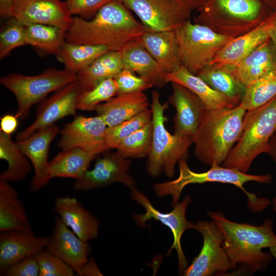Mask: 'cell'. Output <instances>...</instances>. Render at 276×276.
<instances>
[{
	"label": "cell",
	"instance_id": "cell-19",
	"mask_svg": "<svg viewBox=\"0 0 276 276\" xmlns=\"http://www.w3.org/2000/svg\"><path fill=\"white\" fill-rule=\"evenodd\" d=\"M172 94L168 102L176 110L174 133L192 137L196 132L206 108L200 98L188 88L171 82Z\"/></svg>",
	"mask_w": 276,
	"mask_h": 276
},
{
	"label": "cell",
	"instance_id": "cell-7",
	"mask_svg": "<svg viewBox=\"0 0 276 276\" xmlns=\"http://www.w3.org/2000/svg\"><path fill=\"white\" fill-rule=\"evenodd\" d=\"M168 104V102L162 104L159 93L152 91L150 104L152 137L146 165L147 172L152 177H156L162 173L173 177L176 163L180 160H187L189 148L193 144L191 137L171 134L166 128L167 117L164 112Z\"/></svg>",
	"mask_w": 276,
	"mask_h": 276
},
{
	"label": "cell",
	"instance_id": "cell-25",
	"mask_svg": "<svg viewBox=\"0 0 276 276\" xmlns=\"http://www.w3.org/2000/svg\"><path fill=\"white\" fill-rule=\"evenodd\" d=\"M149 103L143 91L118 94L96 108L107 127L118 125L148 109Z\"/></svg>",
	"mask_w": 276,
	"mask_h": 276
},
{
	"label": "cell",
	"instance_id": "cell-50",
	"mask_svg": "<svg viewBox=\"0 0 276 276\" xmlns=\"http://www.w3.org/2000/svg\"><path fill=\"white\" fill-rule=\"evenodd\" d=\"M272 10H276V0H262Z\"/></svg>",
	"mask_w": 276,
	"mask_h": 276
},
{
	"label": "cell",
	"instance_id": "cell-34",
	"mask_svg": "<svg viewBox=\"0 0 276 276\" xmlns=\"http://www.w3.org/2000/svg\"><path fill=\"white\" fill-rule=\"evenodd\" d=\"M198 76L215 90L240 104L246 88L236 79L229 70L210 65Z\"/></svg>",
	"mask_w": 276,
	"mask_h": 276
},
{
	"label": "cell",
	"instance_id": "cell-18",
	"mask_svg": "<svg viewBox=\"0 0 276 276\" xmlns=\"http://www.w3.org/2000/svg\"><path fill=\"white\" fill-rule=\"evenodd\" d=\"M49 236H38L31 227L0 233V272L45 249Z\"/></svg>",
	"mask_w": 276,
	"mask_h": 276
},
{
	"label": "cell",
	"instance_id": "cell-13",
	"mask_svg": "<svg viewBox=\"0 0 276 276\" xmlns=\"http://www.w3.org/2000/svg\"><path fill=\"white\" fill-rule=\"evenodd\" d=\"M81 91L76 79L43 100L37 108L35 121L17 134L16 141L26 139L37 130L54 124L66 116H76L78 100Z\"/></svg>",
	"mask_w": 276,
	"mask_h": 276
},
{
	"label": "cell",
	"instance_id": "cell-12",
	"mask_svg": "<svg viewBox=\"0 0 276 276\" xmlns=\"http://www.w3.org/2000/svg\"><path fill=\"white\" fill-rule=\"evenodd\" d=\"M194 229L202 235L203 245L183 275L210 276L230 270L231 263L222 246L223 235L215 222L199 221L195 224Z\"/></svg>",
	"mask_w": 276,
	"mask_h": 276
},
{
	"label": "cell",
	"instance_id": "cell-45",
	"mask_svg": "<svg viewBox=\"0 0 276 276\" xmlns=\"http://www.w3.org/2000/svg\"><path fill=\"white\" fill-rule=\"evenodd\" d=\"M80 276H98L103 275L98 267L96 262L90 258L84 264L81 269Z\"/></svg>",
	"mask_w": 276,
	"mask_h": 276
},
{
	"label": "cell",
	"instance_id": "cell-9",
	"mask_svg": "<svg viewBox=\"0 0 276 276\" xmlns=\"http://www.w3.org/2000/svg\"><path fill=\"white\" fill-rule=\"evenodd\" d=\"M77 75L66 70L48 68L33 76L10 73L0 79L2 85L15 96L18 108L16 116L20 120L27 118L32 107L50 93L75 81Z\"/></svg>",
	"mask_w": 276,
	"mask_h": 276
},
{
	"label": "cell",
	"instance_id": "cell-24",
	"mask_svg": "<svg viewBox=\"0 0 276 276\" xmlns=\"http://www.w3.org/2000/svg\"><path fill=\"white\" fill-rule=\"evenodd\" d=\"M120 52L124 68L137 73L152 86L161 88L169 83L167 74L138 39L126 44Z\"/></svg>",
	"mask_w": 276,
	"mask_h": 276
},
{
	"label": "cell",
	"instance_id": "cell-48",
	"mask_svg": "<svg viewBox=\"0 0 276 276\" xmlns=\"http://www.w3.org/2000/svg\"><path fill=\"white\" fill-rule=\"evenodd\" d=\"M185 6L192 10L199 9L206 0H178Z\"/></svg>",
	"mask_w": 276,
	"mask_h": 276
},
{
	"label": "cell",
	"instance_id": "cell-28",
	"mask_svg": "<svg viewBox=\"0 0 276 276\" xmlns=\"http://www.w3.org/2000/svg\"><path fill=\"white\" fill-rule=\"evenodd\" d=\"M31 227L18 193L9 182L0 180V233Z\"/></svg>",
	"mask_w": 276,
	"mask_h": 276
},
{
	"label": "cell",
	"instance_id": "cell-32",
	"mask_svg": "<svg viewBox=\"0 0 276 276\" xmlns=\"http://www.w3.org/2000/svg\"><path fill=\"white\" fill-rule=\"evenodd\" d=\"M0 158L8 163V167L0 175V180L8 182L22 180L31 170V163L22 153L11 135L0 131Z\"/></svg>",
	"mask_w": 276,
	"mask_h": 276
},
{
	"label": "cell",
	"instance_id": "cell-31",
	"mask_svg": "<svg viewBox=\"0 0 276 276\" xmlns=\"http://www.w3.org/2000/svg\"><path fill=\"white\" fill-rule=\"evenodd\" d=\"M109 51L104 46L71 43L65 40L55 55L66 71L77 75Z\"/></svg>",
	"mask_w": 276,
	"mask_h": 276
},
{
	"label": "cell",
	"instance_id": "cell-22",
	"mask_svg": "<svg viewBox=\"0 0 276 276\" xmlns=\"http://www.w3.org/2000/svg\"><path fill=\"white\" fill-rule=\"evenodd\" d=\"M61 221L82 240L88 242L99 234L98 219L75 197H57L53 208Z\"/></svg>",
	"mask_w": 276,
	"mask_h": 276
},
{
	"label": "cell",
	"instance_id": "cell-39",
	"mask_svg": "<svg viewBox=\"0 0 276 276\" xmlns=\"http://www.w3.org/2000/svg\"><path fill=\"white\" fill-rule=\"evenodd\" d=\"M27 45L26 26L13 17L0 33V59L7 57L15 48Z\"/></svg>",
	"mask_w": 276,
	"mask_h": 276
},
{
	"label": "cell",
	"instance_id": "cell-44",
	"mask_svg": "<svg viewBox=\"0 0 276 276\" xmlns=\"http://www.w3.org/2000/svg\"><path fill=\"white\" fill-rule=\"evenodd\" d=\"M18 119L16 114L8 113L3 116L1 118L0 131L11 135L16 131L18 127Z\"/></svg>",
	"mask_w": 276,
	"mask_h": 276
},
{
	"label": "cell",
	"instance_id": "cell-11",
	"mask_svg": "<svg viewBox=\"0 0 276 276\" xmlns=\"http://www.w3.org/2000/svg\"><path fill=\"white\" fill-rule=\"evenodd\" d=\"M138 16L145 31H174L190 19L192 10L178 0H124Z\"/></svg>",
	"mask_w": 276,
	"mask_h": 276
},
{
	"label": "cell",
	"instance_id": "cell-15",
	"mask_svg": "<svg viewBox=\"0 0 276 276\" xmlns=\"http://www.w3.org/2000/svg\"><path fill=\"white\" fill-rule=\"evenodd\" d=\"M107 127L100 116H76L61 130L58 146L62 150L80 148L97 155L103 153L109 150L105 142Z\"/></svg>",
	"mask_w": 276,
	"mask_h": 276
},
{
	"label": "cell",
	"instance_id": "cell-21",
	"mask_svg": "<svg viewBox=\"0 0 276 276\" xmlns=\"http://www.w3.org/2000/svg\"><path fill=\"white\" fill-rule=\"evenodd\" d=\"M46 249L62 259L78 275L90 252L88 242L77 236L59 216L55 218Z\"/></svg>",
	"mask_w": 276,
	"mask_h": 276
},
{
	"label": "cell",
	"instance_id": "cell-3",
	"mask_svg": "<svg viewBox=\"0 0 276 276\" xmlns=\"http://www.w3.org/2000/svg\"><path fill=\"white\" fill-rule=\"evenodd\" d=\"M246 111L240 105L206 109L192 137L196 157L211 167L222 164L241 137Z\"/></svg>",
	"mask_w": 276,
	"mask_h": 276
},
{
	"label": "cell",
	"instance_id": "cell-16",
	"mask_svg": "<svg viewBox=\"0 0 276 276\" xmlns=\"http://www.w3.org/2000/svg\"><path fill=\"white\" fill-rule=\"evenodd\" d=\"M61 132L55 124L39 129L16 144L30 161L34 174L30 191L36 192L45 187L51 179L49 174V147L55 137Z\"/></svg>",
	"mask_w": 276,
	"mask_h": 276
},
{
	"label": "cell",
	"instance_id": "cell-14",
	"mask_svg": "<svg viewBox=\"0 0 276 276\" xmlns=\"http://www.w3.org/2000/svg\"><path fill=\"white\" fill-rule=\"evenodd\" d=\"M131 160L117 151L104 152L95 163L93 169L87 170L82 177L76 180L74 189L90 191L119 182L130 189L135 188V181L128 173Z\"/></svg>",
	"mask_w": 276,
	"mask_h": 276
},
{
	"label": "cell",
	"instance_id": "cell-51",
	"mask_svg": "<svg viewBox=\"0 0 276 276\" xmlns=\"http://www.w3.org/2000/svg\"><path fill=\"white\" fill-rule=\"evenodd\" d=\"M270 252L276 260V243L269 247Z\"/></svg>",
	"mask_w": 276,
	"mask_h": 276
},
{
	"label": "cell",
	"instance_id": "cell-30",
	"mask_svg": "<svg viewBox=\"0 0 276 276\" xmlns=\"http://www.w3.org/2000/svg\"><path fill=\"white\" fill-rule=\"evenodd\" d=\"M124 68L120 51L109 50L77 74L82 91L92 88L101 81L114 77Z\"/></svg>",
	"mask_w": 276,
	"mask_h": 276
},
{
	"label": "cell",
	"instance_id": "cell-53",
	"mask_svg": "<svg viewBox=\"0 0 276 276\" xmlns=\"http://www.w3.org/2000/svg\"><path fill=\"white\" fill-rule=\"evenodd\" d=\"M117 1H119L120 2H122L123 3V1H124V0H117Z\"/></svg>",
	"mask_w": 276,
	"mask_h": 276
},
{
	"label": "cell",
	"instance_id": "cell-8",
	"mask_svg": "<svg viewBox=\"0 0 276 276\" xmlns=\"http://www.w3.org/2000/svg\"><path fill=\"white\" fill-rule=\"evenodd\" d=\"M181 65L198 76L210 66L217 54L234 37L218 33L190 19L175 30Z\"/></svg>",
	"mask_w": 276,
	"mask_h": 276
},
{
	"label": "cell",
	"instance_id": "cell-49",
	"mask_svg": "<svg viewBox=\"0 0 276 276\" xmlns=\"http://www.w3.org/2000/svg\"><path fill=\"white\" fill-rule=\"evenodd\" d=\"M269 38L270 39L276 52V10H274V20Z\"/></svg>",
	"mask_w": 276,
	"mask_h": 276
},
{
	"label": "cell",
	"instance_id": "cell-20",
	"mask_svg": "<svg viewBox=\"0 0 276 276\" xmlns=\"http://www.w3.org/2000/svg\"><path fill=\"white\" fill-rule=\"evenodd\" d=\"M273 20L274 11L252 30L227 43L217 54L210 65L232 70L269 38Z\"/></svg>",
	"mask_w": 276,
	"mask_h": 276
},
{
	"label": "cell",
	"instance_id": "cell-37",
	"mask_svg": "<svg viewBox=\"0 0 276 276\" xmlns=\"http://www.w3.org/2000/svg\"><path fill=\"white\" fill-rule=\"evenodd\" d=\"M152 117L151 109L148 108L118 125L107 127L105 134L106 146L109 149H117L124 139L151 122Z\"/></svg>",
	"mask_w": 276,
	"mask_h": 276
},
{
	"label": "cell",
	"instance_id": "cell-41",
	"mask_svg": "<svg viewBox=\"0 0 276 276\" xmlns=\"http://www.w3.org/2000/svg\"><path fill=\"white\" fill-rule=\"evenodd\" d=\"M117 86V95L143 91L152 85L133 72L123 68L113 77Z\"/></svg>",
	"mask_w": 276,
	"mask_h": 276
},
{
	"label": "cell",
	"instance_id": "cell-2",
	"mask_svg": "<svg viewBox=\"0 0 276 276\" xmlns=\"http://www.w3.org/2000/svg\"><path fill=\"white\" fill-rule=\"evenodd\" d=\"M145 31L142 24L134 18L123 3L112 0L90 19L73 17L65 33V40L121 51L126 44L138 39Z\"/></svg>",
	"mask_w": 276,
	"mask_h": 276
},
{
	"label": "cell",
	"instance_id": "cell-10",
	"mask_svg": "<svg viewBox=\"0 0 276 276\" xmlns=\"http://www.w3.org/2000/svg\"><path fill=\"white\" fill-rule=\"evenodd\" d=\"M130 190L132 199L143 206L146 210L144 214H135L133 216L137 225L141 227H145L148 220L154 219L171 229L174 240L167 255H170L173 249L176 250L178 256V270L180 272H183L186 268L187 261L181 246L180 239L186 230L194 229L195 226V224L188 221L186 217L187 207L192 201L191 198L189 196H186L182 201L174 206L171 212L163 213L154 208L147 197L143 193L135 188Z\"/></svg>",
	"mask_w": 276,
	"mask_h": 276
},
{
	"label": "cell",
	"instance_id": "cell-46",
	"mask_svg": "<svg viewBox=\"0 0 276 276\" xmlns=\"http://www.w3.org/2000/svg\"><path fill=\"white\" fill-rule=\"evenodd\" d=\"M14 0H0V14L3 17H12Z\"/></svg>",
	"mask_w": 276,
	"mask_h": 276
},
{
	"label": "cell",
	"instance_id": "cell-47",
	"mask_svg": "<svg viewBox=\"0 0 276 276\" xmlns=\"http://www.w3.org/2000/svg\"><path fill=\"white\" fill-rule=\"evenodd\" d=\"M267 153L269 155L276 165V131L269 140Z\"/></svg>",
	"mask_w": 276,
	"mask_h": 276
},
{
	"label": "cell",
	"instance_id": "cell-5",
	"mask_svg": "<svg viewBox=\"0 0 276 276\" xmlns=\"http://www.w3.org/2000/svg\"><path fill=\"white\" fill-rule=\"evenodd\" d=\"M187 161L180 160L178 162L179 175L176 179L162 183H155L153 185L154 191L158 197L162 198L167 195L172 196V206H174L178 203L180 194L186 186L213 182L234 185L242 190L247 195L249 203L251 204L254 211H262L269 205L270 202L267 198L257 197L255 194L247 192L243 185L248 181L270 183L272 180L270 174H248L235 169L220 166H212L205 172L198 173L190 169Z\"/></svg>",
	"mask_w": 276,
	"mask_h": 276
},
{
	"label": "cell",
	"instance_id": "cell-6",
	"mask_svg": "<svg viewBox=\"0 0 276 276\" xmlns=\"http://www.w3.org/2000/svg\"><path fill=\"white\" fill-rule=\"evenodd\" d=\"M276 131V96L264 105L247 110L242 134L222 166L245 173L259 155L267 153L269 142Z\"/></svg>",
	"mask_w": 276,
	"mask_h": 276
},
{
	"label": "cell",
	"instance_id": "cell-40",
	"mask_svg": "<svg viewBox=\"0 0 276 276\" xmlns=\"http://www.w3.org/2000/svg\"><path fill=\"white\" fill-rule=\"evenodd\" d=\"M39 269V276H74V269L46 248L35 256Z\"/></svg>",
	"mask_w": 276,
	"mask_h": 276
},
{
	"label": "cell",
	"instance_id": "cell-36",
	"mask_svg": "<svg viewBox=\"0 0 276 276\" xmlns=\"http://www.w3.org/2000/svg\"><path fill=\"white\" fill-rule=\"evenodd\" d=\"M152 130L151 120L124 139L116 149L117 151L126 158L147 157L151 146Z\"/></svg>",
	"mask_w": 276,
	"mask_h": 276
},
{
	"label": "cell",
	"instance_id": "cell-38",
	"mask_svg": "<svg viewBox=\"0 0 276 276\" xmlns=\"http://www.w3.org/2000/svg\"><path fill=\"white\" fill-rule=\"evenodd\" d=\"M117 95V86L113 78L106 79L91 89L81 92L77 109L92 111L102 102H105Z\"/></svg>",
	"mask_w": 276,
	"mask_h": 276
},
{
	"label": "cell",
	"instance_id": "cell-26",
	"mask_svg": "<svg viewBox=\"0 0 276 276\" xmlns=\"http://www.w3.org/2000/svg\"><path fill=\"white\" fill-rule=\"evenodd\" d=\"M138 39L167 75L181 65L175 30L145 31Z\"/></svg>",
	"mask_w": 276,
	"mask_h": 276
},
{
	"label": "cell",
	"instance_id": "cell-52",
	"mask_svg": "<svg viewBox=\"0 0 276 276\" xmlns=\"http://www.w3.org/2000/svg\"><path fill=\"white\" fill-rule=\"evenodd\" d=\"M272 204L273 206V210L276 211V197H274L272 200Z\"/></svg>",
	"mask_w": 276,
	"mask_h": 276
},
{
	"label": "cell",
	"instance_id": "cell-1",
	"mask_svg": "<svg viewBox=\"0 0 276 276\" xmlns=\"http://www.w3.org/2000/svg\"><path fill=\"white\" fill-rule=\"evenodd\" d=\"M208 215L223 235V247L231 263L232 274H252L265 270L272 260L271 253L262 251L276 243L273 221L266 219L260 226L232 221L218 212Z\"/></svg>",
	"mask_w": 276,
	"mask_h": 276
},
{
	"label": "cell",
	"instance_id": "cell-35",
	"mask_svg": "<svg viewBox=\"0 0 276 276\" xmlns=\"http://www.w3.org/2000/svg\"><path fill=\"white\" fill-rule=\"evenodd\" d=\"M276 96V71L264 76L246 88L239 104L246 110L259 107Z\"/></svg>",
	"mask_w": 276,
	"mask_h": 276
},
{
	"label": "cell",
	"instance_id": "cell-17",
	"mask_svg": "<svg viewBox=\"0 0 276 276\" xmlns=\"http://www.w3.org/2000/svg\"><path fill=\"white\" fill-rule=\"evenodd\" d=\"M12 17L25 26L44 24L66 31L73 18L61 0H14Z\"/></svg>",
	"mask_w": 276,
	"mask_h": 276
},
{
	"label": "cell",
	"instance_id": "cell-23",
	"mask_svg": "<svg viewBox=\"0 0 276 276\" xmlns=\"http://www.w3.org/2000/svg\"><path fill=\"white\" fill-rule=\"evenodd\" d=\"M229 71L245 88L258 79L275 72L276 52L270 39L259 45Z\"/></svg>",
	"mask_w": 276,
	"mask_h": 276
},
{
	"label": "cell",
	"instance_id": "cell-42",
	"mask_svg": "<svg viewBox=\"0 0 276 276\" xmlns=\"http://www.w3.org/2000/svg\"><path fill=\"white\" fill-rule=\"evenodd\" d=\"M112 0H66L70 13L85 19L92 18L104 5Z\"/></svg>",
	"mask_w": 276,
	"mask_h": 276
},
{
	"label": "cell",
	"instance_id": "cell-33",
	"mask_svg": "<svg viewBox=\"0 0 276 276\" xmlns=\"http://www.w3.org/2000/svg\"><path fill=\"white\" fill-rule=\"evenodd\" d=\"M66 32L54 26L30 25L26 26V44L47 54L56 55L65 40Z\"/></svg>",
	"mask_w": 276,
	"mask_h": 276
},
{
	"label": "cell",
	"instance_id": "cell-27",
	"mask_svg": "<svg viewBox=\"0 0 276 276\" xmlns=\"http://www.w3.org/2000/svg\"><path fill=\"white\" fill-rule=\"evenodd\" d=\"M168 82L180 84L193 92L207 109L233 108L240 104L236 100L215 90L199 76L194 75L181 65L167 75Z\"/></svg>",
	"mask_w": 276,
	"mask_h": 276
},
{
	"label": "cell",
	"instance_id": "cell-29",
	"mask_svg": "<svg viewBox=\"0 0 276 276\" xmlns=\"http://www.w3.org/2000/svg\"><path fill=\"white\" fill-rule=\"evenodd\" d=\"M97 156L80 148L63 149L49 162V176L51 179L61 177L79 179Z\"/></svg>",
	"mask_w": 276,
	"mask_h": 276
},
{
	"label": "cell",
	"instance_id": "cell-43",
	"mask_svg": "<svg viewBox=\"0 0 276 276\" xmlns=\"http://www.w3.org/2000/svg\"><path fill=\"white\" fill-rule=\"evenodd\" d=\"M39 266L35 256L16 262L2 273L6 276H39Z\"/></svg>",
	"mask_w": 276,
	"mask_h": 276
},
{
	"label": "cell",
	"instance_id": "cell-4",
	"mask_svg": "<svg viewBox=\"0 0 276 276\" xmlns=\"http://www.w3.org/2000/svg\"><path fill=\"white\" fill-rule=\"evenodd\" d=\"M195 22L236 38L251 31L273 10L262 0H206Z\"/></svg>",
	"mask_w": 276,
	"mask_h": 276
}]
</instances>
